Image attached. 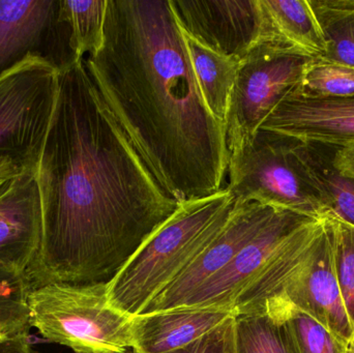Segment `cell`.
Returning <instances> with one entry per match:
<instances>
[{
  "label": "cell",
  "instance_id": "cell-1",
  "mask_svg": "<svg viewBox=\"0 0 354 353\" xmlns=\"http://www.w3.org/2000/svg\"><path fill=\"white\" fill-rule=\"evenodd\" d=\"M39 252L27 292L51 283H109L179 209L120 128L85 68L59 73L37 172Z\"/></svg>",
  "mask_w": 354,
  "mask_h": 353
},
{
  "label": "cell",
  "instance_id": "cell-2",
  "mask_svg": "<svg viewBox=\"0 0 354 353\" xmlns=\"http://www.w3.org/2000/svg\"><path fill=\"white\" fill-rule=\"evenodd\" d=\"M84 64L174 200H198L226 188V128L204 103L169 0H108L103 44Z\"/></svg>",
  "mask_w": 354,
  "mask_h": 353
},
{
  "label": "cell",
  "instance_id": "cell-3",
  "mask_svg": "<svg viewBox=\"0 0 354 353\" xmlns=\"http://www.w3.org/2000/svg\"><path fill=\"white\" fill-rule=\"evenodd\" d=\"M234 205L227 188L180 203L108 283L110 304L129 316L141 314L220 233Z\"/></svg>",
  "mask_w": 354,
  "mask_h": 353
},
{
  "label": "cell",
  "instance_id": "cell-4",
  "mask_svg": "<svg viewBox=\"0 0 354 353\" xmlns=\"http://www.w3.org/2000/svg\"><path fill=\"white\" fill-rule=\"evenodd\" d=\"M299 139L259 128L230 153L228 186L236 202H258L314 219L328 217L324 196L297 151Z\"/></svg>",
  "mask_w": 354,
  "mask_h": 353
},
{
  "label": "cell",
  "instance_id": "cell-5",
  "mask_svg": "<svg viewBox=\"0 0 354 353\" xmlns=\"http://www.w3.org/2000/svg\"><path fill=\"white\" fill-rule=\"evenodd\" d=\"M29 325L74 353H127L132 317L114 308L108 283H51L27 294Z\"/></svg>",
  "mask_w": 354,
  "mask_h": 353
},
{
  "label": "cell",
  "instance_id": "cell-6",
  "mask_svg": "<svg viewBox=\"0 0 354 353\" xmlns=\"http://www.w3.org/2000/svg\"><path fill=\"white\" fill-rule=\"evenodd\" d=\"M311 56L274 37L260 39L241 60L225 120L229 153L253 136L274 108L297 90Z\"/></svg>",
  "mask_w": 354,
  "mask_h": 353
},
{
  "label": "cell",
  "instance_id": "cell-7",
  "mask_svg": "<svg viewBox=\"0 0 354 353\" xmlns=\"http://www.w3.org/2000/svg\"><path fill=\"white\" fill-rule=\"evenodd\" d=\"M58 88V70L35 56L0 77V164L37 172Z\"/></svg>",
  "mask_w": 354,
  "mask_h": 353
},
{
  "label": "cell",
  "instance_id": "cell-8",
  "mask_svg": "<svg viewBox=\"0 0 354 353\" xmlns=\"http://www.w3.org/2000/svg\"><path fill=\"white\" fill-rule=\"evenodd\" d=\"M30 56L58 73L82 61L60 0H0V77Z\"/></svg>",
  "mask_w": 354,
  "mask_h": 353
},
{
  "label": "cell",
  "instance_id": "cell-9",
  "mask_svg": "<svg viewBox=\"0 0 354 353\" xmlns=\"http://www.w3.org/2000/svg\"><path fill=\"white\" fill-rule=\"evenodd\" d=\"M335 238L334 219L324 218L301 260L268 300L280 298L290 303L349 344L354 329L337 277Z\"/></svg>",
  "mask_w": 354,
  "mask_h": 353
},
{
  "label": "cell",
  "instance_id": "cell-10",
  "mask_svg": "<svg viewBox=\"0 0 354 353\" xmlns=\"http://www.w3.org/2000/svg\"><path fill=\"white\" fill-rule=\"evenodd\" d=\"M317 220L287 209H277L268 224L237 253L229 265L200 286L180 308L233 311V304L241 292L284 252L304 227Z\"/></svg>",
  "mask_w": 354,
  "mask_h": 353
},
{
  "label": "cell",
  "instance_id": "cell-11",
  "mask_svg": "<svg viewBox=\"0 0 354 353\" xmlns=\"http://www.w3.org/2000/svg\"><path fill=\"white\" fill-rule=\"evenodd\" d=\"M181 30L216 53L243 59L264 37L260 0H169Z\"/></svg>",
  "mask_w": 354,
  "mask_h": 353
},
{
  "label": "cell",
  "instance_id": "cell-12",
  "mask_svg": "<svg viewBox=\"0 0 354 353\" xmlns=\"http://www.w3.org/2000/svg\"><path fill=\"white\" fill-rule=\"evenodd\" d=\"M277 209L278 207L261 203L235 201L230 218L220 233L141 314L180 308L200 286L229 265L268 224Z\"/></svg>",
  "mask_w": 354,
  "mask_h": 353
},
{
  "label": "cell",
  "instance_id": "cell-13",
  "mask_svg": "<svg viewBox=\"0 0 354 353\" xmlns=\"http://www.w3.org/2000/svg\"><path fill=\"white\" fill-rule=\"evenodd\" d=\"M41 240V198L35 172L22 170L0 191V271L23 279Z\"/></svg>",
  "mask_w": 354,
  "mask_h": 353
},
{
  "label": "cell",
  "instance_id": "cell-14",
  "mask_svg": "<svg viewBox=\"0 0 354 353\" xmlns=\"http://www.w3.org/2000/svg\"><path fill=\"white\" fill-rule=\"evenodd\" d=\"M303 141L354 143V95L309 99L292 93L268 116L261 128Z\"/></svg>",
  "mask_w": 354,
  "mask_h": 353
},
{
  "label": "cell",
  "instance_id": "cell-15",
  "mask_svg": "<svg viewBox=\"0 0 354 353\" xmlns=\"http://www.w3.org/2000/svg\"><path fill=\"white\" fill-rule=\"evenodd\" d=\"M236 316L216 308H178L132 317V350L167 353L189 345L218 325Z\"/></svg>",
  "mask_w": 354,
  "mask_h": 353
},
{
  "label": "cell",
  "instance_id": "cell-16",
  "mask_svg": "<svg viewBox=\"0 0 354 353\" xmlns=\"http://www.w3.org/2000/svg\"><path fill=\"white\" fill-rule=\"evenodd\" d=\"M297 151L324 196L328 217L354 226V143L301 140Z\"/></svg>",
  "mask_w": 354,
  "mask_h": 353
},
{
  "label": "cell",
  "instance_id": "cell-17",
  "mask_svg": "<svg viewBox=\"0 0 354 353\" xmlns=\"http://www.w3.org/2000/svg\"><path fill=\"white\" fill-rule=\"evenodd\" d=\"M264 37H274L316 60L326 55V46L310 0H260Z\"/></svg>",
  "mask_w": 354,
  "mask_h": 353
},
{
  "label": "cell",
  "instance_id": "cell-18",
  "mask_svg": "<svg viewBox=\"0 0 354 353\" xmlns=\"http://www.w3.org/2000/svg\"><path fill=\"white\" fill-rule=\"evenodd\" d=\"M181 32L204 103L210 113L225 124L241 60L216 53L185 31Z\"/></svg>",
  "mask_w": 354,
  "mask_h": 353
},
{
  "label": "cell",
  "instance_id": "cell-19",
  "mask_svg": "<svg viewBox=\"0 0 354 353\" xmlns=\"http://www.w3.org/2000/svg\"><path fill=\"white\" fill-rule=\"evenodd\" d=\"M276 311L286 327L293 353H347L348 343L319 321L280 298L266 300L261 308Z\"/></svg>",
  "mask_w": 354,
  "mask_h": 353
},
{
  "label": "cell",
  "instance_id": "cell-20",
  "mask_svg": "<svg viewBox=\"0 0 354 353\" xmlns=\"http://www.w3.org/2000/svg\"><path fill=\"white\" fill-rule=\"evenodd\" d=\"M235 353H293L280 315L272 309L236 315Z\"/></svg>",
  "mask_w": 354,
  "mask_h": 353
},
{
  "label": "cell",
  "instance_id": "cell-21",
  "mask_svg": "<svg viewBox=\"0 0 354 353\" xmlns=\"http://www.w3.org/2000/svg\"><path fill=\"white\" fill-rule=\"evenodd\" d=\"M326 41L322 61L354 68V12L338 8L332 0H310Z\"/></svg>",
  "mask_w": 354,
  "mask_h": 353
},
{
  "label": "cell",
  "instance_id": "cell-22",
  "mask_svg": "<svg viewBox=\"0 0 354 353\" xmlns=\"http://www.w3.org/2000/svg\"><path fill=\"white\" fill-rule=\"evenodd\" d=\"M108 0H60L62 16L72 29L73 45L79 57L97 53L103 44Z\"/></svg>",
  "mask_w": 354,
  "mask_h": 353
},
{
  "label": "cell",
  "instance_id": "cell-23",
  "mask_svg": "<svg viewBox=\"0 0 354 353\" xmlns=\"http://www.w3.org/2000/svg\"><path fill=\"white\" fill-rule=\"evenodd\" d=\"M295 93L309 99L354 95V68L315 60Z\"/></svg>",
  "mask_w": 354,
  "mask_h": 353
},
{
  "label": "cell",
  "instance_id": "cell-24",
  "mask_svg": "<svg viewBox=\"0 0 354 353\" xmlns=\"http://www.w3.org/2000/svg\"><path fill=\"white\" fill-rule=\"evenodd\" d=\"M335 263L343 300L354 329V226L335 220Z\"/></svg>",
  "mask_w": 354,
  "mask_h": 353
},
{
  "label": "cell",
  "instance_id": "cell-25",
  "mask_svg": "<svg viewBox=\"0 0 354 353\" xmlns=\"http://www.w3.org/2000/svg\"><path fill=\"white\" fill-rule=\"evenodd\" d=\"M27 289L22 278L0 271V323L29 333Z\"/></svg>",
  "mask_w": 354,
  "mask_h": 353
},
{
  "label": "cell",
  "instance_id": "cell-26",
  "mask_svg": "<svg viewBox=\"0 0 354 353\" xmlns=\"http://www.w3.org/2000/svg\"><path fill=\"white\" fill-rule=\"evenodd\" d=\"M235 317L227 319L189 345L167 353H235Z\"/></svg>",
  "mask_w": 354,
  "mask_h": 353
},
{
  "label": "cell",
  "instance_id": "cell-27",
  "mask_svg": "<svg viewBox=\"0 0 354 353\" xmlns=\"http://www.w3.org/2000/svg\"><path fill=\"white\" fill-rule=\"evenodd\" d=\"M29 334L20 333L0 339V353H33Z\"/></svg>",
  "mask_w": 354,
  "mask_h": 353
},
{
  "label": "cell",
  "instance_id": "cell-28",
  "mask_svg": "<svg viewBox=\"0 0 354 353\" xmlns=\"http://www.w3.org/2000/svg\"><path fill=\"white\" fill-rule=\"evenodd\" d=\"M332 1L338 8L354 12V0H332Z\"/></svg>",
  "mask_w": 354,
  "mask_h": 353
},
{
  "label": "cell",
  "instance_id": "cell-29",
  "mask_svg": "<svg viewBox=\"0 0 354 353\" xmlns=\"http://www.w3.org/2000/svg\"><path fill=\"white\" fill-rule=\"evenodd\" d=\"M347 353H354V338L353 341L349 343L348 350H347Z\"/></svg>",
  "mask_w": 354,
  "mask_h": 353
}]
</instances>
